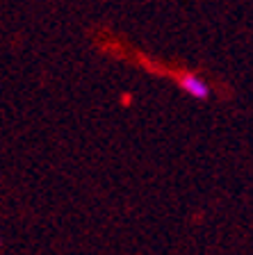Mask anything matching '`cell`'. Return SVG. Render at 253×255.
Wrapping results in <instances>:
<instances>
[{
	"label": "cell",
	"mask_w": 253,
	"mask_h": 255,
	"mask_svg": "<svg viewBox=\"0 0 253 255\" xmlns=\"http://www.w3.org/2000/svg\"><path fill=\"white\" fill-rule=\"evenodd\" d=\"M178 87L187 96L196 98V101H208V98H210V85H208L201 75L190 73V71H183V73L178 75Z\"/></svg>",
	"instance_id": "obj_1"
}]
</instances>
